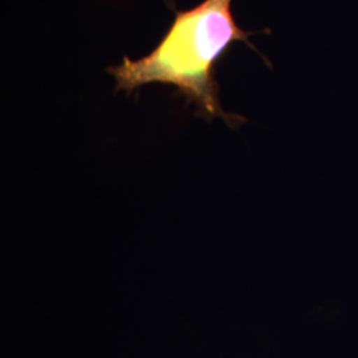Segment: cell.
<instances>
[{
  "mask_svg": "<svg viewBox=\"0 0 358 358\" xmlns=\"http://www.w3.org/2000/svg\"><path fill=\"white\" fill-rule=\"evenodd\" d=\"M166 4L176 17L153 51L138 60L125 56L121 64L108 66L106 71L115 77V92L131 94L152 83L171 85L186 97L187 103H195L196 115L206 120L219 117L230 128H239L247 120L223 110L215 65L231 44L242 41L271 66L268 59L250 41L260 32H248L236 24L232 0H203L186 11L177 8L174 0H166Z\"/></svg>",
  "mask_w": 358,
  "mask_h": 358,
  "instance_id": "cell-1",
  "label": "cell"
}]
</instances>
